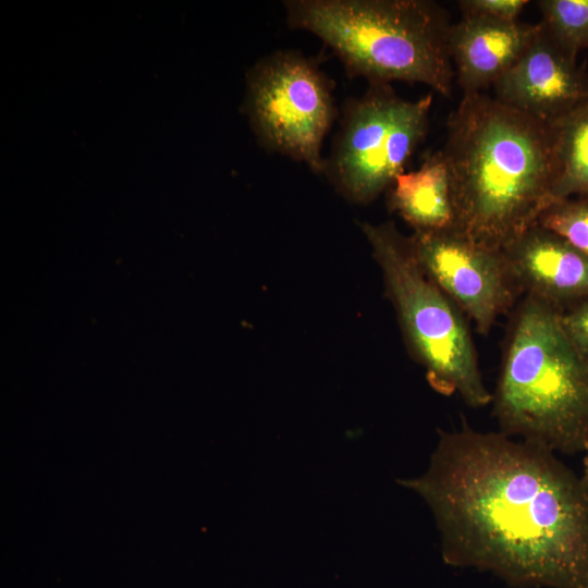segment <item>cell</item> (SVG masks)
Masks as SVG:
<instances>
[{
	"instance_id": "1",
	"label": "cell",
	"mask_w": 588,
	"mask_h": 588,
	"mask_svg": "<svg viewBox=\"0 0 588 588\" xmlns=\"http://www.w3.org/2000/svg\"><path fill=\"white\" fill-rule=\"evenodd\" d=\"M400 483L431 510L446 564L516 588H588V485L554 452L464 422Z\"/></svg>"
},
{
	"instance_id": "2",
	"label": "cell",
	"mask_w": 588,
	"mask_h": 588,
	"mask_svg": "<svg viewBox=\"0 0 588 588\" xmlns=\"http://www.w3.org/2000/svg\"><path fill=\"white\" fill-rule=\"evenodd\" d=\"M446 126L452 230L503 250L554 201L550 126L482 93L463 95Z\"/></svg>"
},
{
	"instance_id": "3",
	"label": "cell",
	"mask_w": 588,
	"mask_h": 588,
	"mask_svg": "<svg viewBox=\"0 0 588 588\" xmlns=\"http://www.w3.org/2000/svg\"><path fill=\"white\" fill-rule=\"evenodd\" d=\"M501 432L552 452L588 446V358L561 321V309L524 295L510 321L492 394Z\"/></svg>"
},
{
	"instance_id": "4",
	"label": "cell",
	"mask_w": 588,
	"mask_h": 588,
	"mask_svg": "<svg viewBox=\"0 0 588 588\" xmlns=\"http://www.w3.org/2000/svg\"><path fill=\"white\" fill-rule=\"evenodd\" d=\"M289 23L322 39L371 84L421 83L449 97L455 77L452 24L428 0H290Z\"/></svg>"
},
{
	"instance_id": "5",
	"label": "cell",
	"mask_w": 588,
	"mask_h": 588,
	"mask_svg": "<svg viewBox=\"0 0 588 588\" xmlns=\"http://www.w3.org/2000/svg\"><path fill=\"white\" fill-rule=\"evenodd\" d=\"M362 230L406 344L431 388L443 395L457 394L475 408L490 404L492 393L482 380L467 317L424 271L409 236L392 222L363 223Z\"/></svg>"
},
{
	"instance_id": "6",
	"label": "cell",
	"mask_w": 588,
	"mask_h": 588,
	"mask_svg": "<svg viewBox=\"0 0 588 588\" xmlns=\"http://www.w3.org/2000/svg\"><path fill=\"white\" fill-rule=\"evenodd\" d=\"M431 106V94L406 100L388 84L352 103L326 168L346 197L367 204L389 189L424 140Z\"/></svg>"
},
{
	"instance_id": "7",
	"label": "cell",
	"mask_w": 588,
	"mask_h": 588,
	"mask_svg": "<svg viewBox=\"0 0 588 588\" xmlns=\"http://www.w3.org/2000/svg\"><path fill=\"white\" fill-rule=\"evenodd\" d=\"M246 107L268 148L326 170L321 148L334 108L327 78L309 60L279 52L261 61L249 74Z\"/></svg>"
},
{
	"instance_id": "8",
	"label": "cell",
	"mask_w": 588,
	"mask_h": 588,
	"mask_svg": "<svg viewBox=\"0 0 588 588\" xmlns=\"http://www.w3.org/2000/svg\"><path fill=\"white\" fill-rule=\"evenodd\" d=\"M409 238L424 271L481 335L487 336L523 295L503 250L479 245L454 230L414 232Z\"/></svg>"
},
{
	"instance_id": "9",
	"label": "cell",
	"mask_w": 588,
	"mask_h": 588,
	"mask_svg": "<svg viewBox=\"0 0 588 588\" xmlns=\"http://www.w3.org/2000/svg\"><path fill=\"white\" fill-rule=\"evenodd\" d=\"M495 98L551 124L588 99V76L539 23L517 61L494 83Z\"/></svg>"
},
{
	"instance_id": "10",
	"label": "cell",
	"mask_w": 588,
	"mask_h": 588,
	"mask_svg": "<svg viewBox=\"0 0 588 588\" xmlns=\"http://www.w3.org/2000/svg\"><path fill=\"white\" fill-rule=\"evenodd\" d=\"M503 252L523 296L561 310L588 298V256L553 232L535 224Z\"/></svg>"
},
{
	"instance_id": "11",
	"label": "cell",
	"mask_w": 588,
	"mask_h": 588,
	"mask_svg": "<svg viewBox=\"0 0 588 588\" xmlns=\"http://www.w3.org/2000/svg\"><path fill=\"white\" fill-rule=\"evenodd\" d=\"M538 27L539 23L504 22L476 15H462L452 24L450 53L463 95L493 86L517 61Z\"/></svg>"
},
{
	"instance_id": "12",
	"label": "cell",
	"mask_w": 588,
	"mask_h": 588,
	"mask_svg": "<svg viewBox=\"0 0 588 588\" xmlns=\"http://www.w3.org/2000/svg\"><path fill=\"white\" fill-rule=\"evenodd\" d=\"M389 189L390 208L414 232L453 229L450 174L441 150L427 155L418 169L399 174Z\"/></svg>"
},
{
	"instance_id": "13",
	"label": "cell",
	"mask_w": 588,
	"mask_h": 588,
	"mask_svg": "<svg viewBox=\"0 0 588 588\" xmlns=\"http://www.w3.org/2000/svg\"><path fill=\"white\" fill-rule=\"evenodd\" d=\"M549 126L555 169L553 200L588 195V99Z\"/></svg>"
},
{
	"instance_id": "14",
	"label": "cell",
	"mask_w": 588,
	"mask_h": 588,
	"mask_svg": "<svg viewBox=\"0 0 588 588\" xmlns=\"http://www.w3.org/2000/svg\"><path fill=\"white\" fill-rule=\"evenodd\" d=\"M539 22L551 39L569 56L588 48V0H539Z\"/></svg>"
},
{
	"instance_id": "15",
	"label": "cell",
	"mask_w": 588,
	"mask_h": 588,
	"mask_svg": "<svg viewBox=\"0 0 588 588\" xmlns=\"http://www.w3.org/2000/svg\"><path fill=\"white\" fill-rule=\"evenodd\" d=\"M537 224L588 256V195L553 201L541 212Z\"/></svg>"
},
{
	"instance_id": "16",
	"label": "cell",
	"mask_w": 588,
	"mask_h": 588,
	"mask_svg": "<svg viewBox=\"0 0 588 588\" xmlns=\"http://www.w3.org/2000/svg\"><path fill=\"white\" fill-rule=\"evenodd\" d=\"M462 15H476L504 22H517L528 0H462Z\"/></svg>"
},
{
	"instance_id": "17",
	"label": "cell",
	"mask_w": 588,
	"mask_h": 588,
	"mask_svg": "<svg viewBox=\"0 0 588 588\" xmlns=\"http://www.w3.org/2000/svg\"><path fill=\"white\" fill-rule=\"evenodd\" d=\"M561 321L571 340L588 358V298L561 310Z\"/></svg>"
},
{
	"instance_id": "18",
	"label": "cell",
	"mask_w": 588,
	"mask_h": 588,
	"mask_svg": "<svg viewBox=\"0 0 588 588\" xmlns=\"http://www.w3.org/2000/svg\"><path fill=\"white\" fill-rule=\"evenodd\" d=\"M584 462H583V475L580 476L581 479L585 481L586 485H588V446L584 451Z\"/></svg>"
}]
</instances>
